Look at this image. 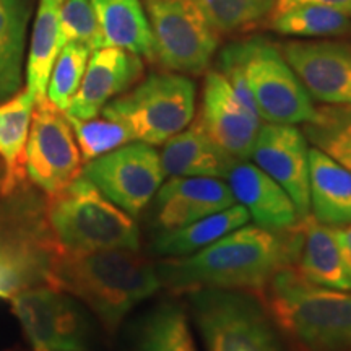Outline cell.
Instances as JSON below:
<instances>
[{
	"label": "cell",
	"mask_w": 351,
	"mask_h": 351,
	"mask_svg": "<svg viewBox=\"0 0 351 351\" xmlns=\"http://www.w3.org/2000/svg\"><path fill=\"white\" fill-rule=\"evenodd\" d=\"M300 243L301 225L287 231L244 225L191 256L163 258L156 271L161 287L174 293L265 291L280 270L295 265Z\"/></svg>",
	"instance_id": "1"
},
{
	"label": "cell",
	"mask_w": 351,
	"mask_h": 351,
	"mask_svg": "<svg viewBox=\"0 0 351 351\" xmlns=\"http://www.w3.org/2000/svg\"><path fill=\"white\" fill-rule=\"evenodd\" d=\"M46 252L44 278L49 287L85 302L109 332L161 288L156 265L138 251H69L47 243Z\"/></svg>",
	"instance_id": "2"
},
{
	"label": "cell",
	"mask_w": 351,
	"mask_h": 351,
	"mask_svg": "<svg viewBox=\"0 0 351 351\" xmlns=\"http://www.w3.org/2000/svg\"><path fill=\"white\" fill-rule=\"evenodd\" d=\"M270 315L304 351H351V291L314 285L285 267L265 288Z\"/></svg>",
	"instance_id": "3"
},
{
	"label": "cell",
	"mask_w": 351,
	"mask_h": 351,
	"mask_svg": "<svg viewBox=\"0 0 351 351\" xmlns=\"http://www.w3.org/2000/svg\"><path fill=\"white\" fill-rule=\"evenodd\" d=\"M46 225L51 243L69 251L140 249V230L134 218L108 200L83 174L49 197Z\"/></svg>",
	"instance_id": "4"
},
{
	"label": "cell",
	"mask_w": 351,
	"mask_h": 351,
	"mask_svg": "<svg viewBox=\"0 0 351 351\" xmlns=\"http://www.w3.org/2000/svg\"><path fill=\"white\" fill-rule=\"evenodd\" d=\"M221 54L238 65L261 121L271 124H306L317 108L283 52L263 38L232 43Z\"/></svg>",
	"instance_id": "5"
},
{
	"label": "cell",
	"mask_w": 351,
	"mask_h": 351,
	"mask_svg": "<svg viewBox=\"0 0 351 351\" xmlns=\"http://www.w3.org/2000/svg\"><path fill=\"white\" fill-rule=\"evenodd\" d=\"M101 116L124 124L134 142L163 145L194 121L195 83L182 73H152L109 101Z\"/></svg>",
	"instance_id": "6"
},
{
	"label": "cell",
	"mask_w": 351,
	"mask_h": 351,
	"mask_svg": "<svg viewBox=\"0 0 351 351\" xmlns=\"http://www.w3.org/2000/svg\"><path fill=\"white\" fill-rule=\"evenodd\" d=\"M187 296L207 351H285L274 317L249 291L195 289Z\"/></svg>",
	"instance_id": "7"
},
{
	"label": "cell",
	"mask_w": 351,
	"mask_h": 351,
	"mask_svg": "<svg viewBox=\"0 0 351 351\" xmlns=\"http://www.w3.org/2000/svg\"><path fill=\"white\" fill-rule=\"evenodd\" d=\"M155 39L156 62L182 75L208 69L219 33L192 0H143Z\"/></svg>",
	"instance_id": "8"
},
{
	"label": "cell",
	"mask_w": 351,
	"mask_h": 351,
	"mask_svg": "<svg viewBox=\"0 0 351 351\" xmlns=\"http://www.w3.org/2000/svg\"><path fill=\"white\" fill-rule=\"evenodd\" d=\"M82 174L132 218L150 205L166 178L160 153L143 142L125 143L88 161Z\"/></svg>",
	"instance_id": "9"
},
{
	"label": "cell",
	"mask_w": 351,
	"mask_h": 351,
	"mask_svg": "<svg viewBox=\"0 0 351 351\" xmlns=\"http://www.w3.org/2000/svg\"><path fill=\"white\" fill-rule=\"evenodd\" d=\"M83 160L64 111L44 98L34 104L26 142V176L52 197L82 174Z\"/></svg>",
	"instance_id": "10"
},
{
	"label": "cell",
	"mask_w": 351,
	"mask_h": 351,
	"mask_svg": "<svg viewBox=\"0 0 351 351\" xmlns=\"http://www.w3.org/2000/svg\"><path fill=\"white\" fill-rule=\"evenodd\" d=\"M26 339L34 351H86L90 326L82 309L56 288H21L12 298Z\"/></svg>",
	"instance_id": "11"
},
{
	"label": "cell",
	"mask_w": 351,
	"mask_h": 351,
	"mask_svg": "<svg viewBox=\"0 0 351 351\" xmlns=\"http://www.w3.org/2000/svg\"><path fill=\"white\" fill-rule=\"evenodd\" d=\"M251 160L287 191L301 218L309 217V148L296 125L262 124Z\"/></svg>",
	"instance_id": "12"
},
{
	"label": "cell",
	"mask_w": 351,
	"mask_h": 351,
	"mask_svg": "<svg viewBox=\"0 0 351 351\" xmlns=\"http://www.w3.org/2000/svg\"><path fill=\"white\" fill-rule=\"evenodd\" d=\"M197 121L205 134L232 158L251 160L262 121L241 101L218 70H210L205 75Z\"/></svg>",
	"instance_id": "13"
},
{
	"label": "cell",
	"mask_w": 351,
	"mask_h": 351,
	"mask_svg": "<svg viewBox=\"0 0 351 351\" xmlns=\"http://www.w3.org/2000/svg\"><path fill=\"white\" fill-rule=\"evenodd\" d=\"M282 52L311 98L351 104V41H291Z\"/></svg>",
	"instance_id": "14"
},
{
	"label": "cell",
	"mask_w": 351,
	"mask_h": 351,
	"mask_svg": "<svg viewBox=\"0 0 351 351\" xmlns=\"http://www.w3.org/2000/svg\"><path fill=\"white\" fill-rule=\"evenodd\" d=\"M142 75L143 60L134 52L111 46L95 49L65 114L73 119H93L109 101L124 95Z\"/></svg>",
	"instance_id": "15"
},
{
	"label": "cell",
	"mask_w": 351,
	"mask_h": 351,
	"mask_svg": "<svg viewBox=\"0 0 351 351\" xmlns=\"http://www.w3.org/2000/svg\"><path fill=\"white\" fill-rule=\"evenodd\" d=\"M152 202L158 232L178 230L236 204L225 179L215 178H169Z\"/></svg>",
	"instance_id": "16"
},
{
	"label": "cell",
	"mask_w": 351,
	"mask_h": 351,
	"mask_svg": "<svg viewBox=\"0 0 351 351\" xmlns=\"http://www.w3.org/2000/svg\"><path fill=\"white\" fill-rule=\"evenodd\" d=\"M226 181L236 204L247 210L254 225L287 231L295 230L304 219L287 191L254 163L236 161Z\"/></svg>",
	"instance_id": "17"
},
{
	"label": "cell",
	"mask_w": 351,
	"mask_h": 351,
	"mask_svg": "<svg viewBox=\"0 0 351 351\" xmlns=\"http://www.w3.org/2000/svg\"><path fill=\"white\" fill-rule=\"evenodd\" d=\"M160 160L168 178L215 179H226L236 161H239L218 147L197 119L166 140Z\"/></svg>",
	"instance_id": "18"
},
{
	"label": "cell",
	"mask_w": 351,
	"mask_h": 351,
	"mask_svg": "<svg viewBox=\"0 0 351 351\" xmlns=\"http://www.w3.org/2000/svg\"><path fill=\"white\" fill-rule=\"evenodd\" d=\"M295 267L307 282L351 291V275L333 228L322 225L311 215L301 221V243Z\"/></svg>",
	"instance_id": "19"
},
{
	"label": "cell",
	"mask_w": 351,
	"mask_h": 351,
	"mask_svg": "<svg viewBox=\"0 0 351 351\" xmlns=\"http://www.w3.org/2000/svg\"><path fill=\"white\" fill-rule=\"evenodd\" d=\"M309 212L322 225H351V173L317 148H309Z\"/></svg>",
	"instance_id": "20"
},
{
	"label": "cell",
	"mask_w": 351,
	"mask_h": 351,
	"mask_svg": "<svg viewBox=\"0 0 351 351\" xmlns=\"http://www.w3.org/2000/svg\"><path fill=\"white\" fill-rule=\"evenodd\" d=\"M98 19L104 47H121L155 62V39L140 0H90Z\"/></svg>",
	"instance_id": "21"
},
{
	"label": "cell",
	"mask_w": 351,
	"mask_h": 351,
	"mask_svg": "<svg viewBox=\"0 0 351 351\" xmlns=\"http://www.w3.org/2000/svg\"><path fill=\"white\" fill-rule=\"evenodd\" d=\"M251 221L247 210L243 205L234 204L230 208L221 210L194 223L178 228V230L158 232L153 241V254L163 257H186L207 247L228 232Z\"/></svg>",
	"instance_id": "22"
},
{
	"label": "cell",
	"mask_w": 351,
	"mask_h": 351,
	"mask_svg": "<svg viewBox=\"0 0 351 351\" xmlns=\"http://www.w3.org/2000/svg\"><path fill=\"white\" fill-rule=\"evenodd\" d=\"M65 0H39L34 19L28 62H26V90L33 98H46L51 70L62 49L60 41V10Z\"/></svg>",
	"instance_id": "23"
},
{
	"label": "cell",
	"mask_w": 351,
	"mask_h": 351,
	"mask_svg": "<svg viewBox=\"0 0 351 351\" xmlns=\"http://www.w3.org/2000/svg\"><path fill=\"white\" fill-rule=\"evenodd\" d=\"M36 99L28 90L0 103V158L5 165L3 192H10L26 176V142Z\"/></svg>",
	"instance_id": "24"
},
{
	"label": "cell",
	"mask_w": 351,
	"mask_h": 351,
	"mask_svg": "<svg viewBox=\"0 0 351 351\" xmlns=\"http://www.w3.org/2000/svg\"><path fill=\"white\" fill-rule=\"evenodd\" d=\"M28 0H0V103L21 88Z\"/></svg>",
	"instance_id": "25"
},
{
	"label": "cell",
	"mask_w": 351,
	"mask_h": 351,
	"mask_svg": "<svg viewBox=\"0 0 351 351\" xmlns=\"http://www.w3.org/2000/svg\"><path fill=\"white\" fill-rule=\"evenodd\" d=\"M137 351H197L184 307L173 301L153 307L138 327Z\"/></svg>",
	"instance_id": "26"
},
{
	"label": "cell",
	"mask_w": 351,
	"mask_h": 351,
	"mask_svg": "<svg viewBox=\"0 0 351 351\" xmlns=\"http://www.w3.org/2000/svg\"><path fill=\"white\" fill-rule=\"evenodd\" d=\"M271 28L298 38H330L351 33V19L335 8L319 3H296L274 12Z\"/></svg>",
	"instance_id": "27"
},
{
	"label": "cell",
	"mask_w": 351,
	"mask_h": 351,
	"mask_svg": "<svg viewBox=\"0 0 351 351\" xmlns=\"http://www.w3.org/2000/svg\"><path fill=\"white\" fill-rule=\"evenodd\" d=\"M313 143L351 173V104H324L302 130Z\"/></svg>",
	"instance_id": "28"
},
{
	"label": "cell",
	"mask_w": 351,
	"mask_h": 351,
	"mask_svg": "<svg viewBox=\"0 0 351 351\" xmlns=\"http://www.w3.org/2000/svg\"><path fill=\"white\" fill-rule=\"evenodd\" d=\"M91 52L93 51L85 44L67 43L57 56L47 83L46 98L60 111H67L70 101L75 96Z\"/></svg>",
	"instance_id": "29"
},
{
	"label": "cell",
	"mask_w": 351,
	"mask_h": 351,
	"mask_svg": "<svg viewBox=\"0 0 351 351\" xmlns=\"http://www.w3.org/2000/svg\"><path fill=\"white\" fill-rule=\"evenodd\" d=\"M219 34L247 28L274 10L275 0H192Z\"/></svg>",
	"instance_id": "30"
},
{
	"label": "cell",
	"mask_w": 351,
	"mask_h": 351,
	"mask_svg": "<svg viewBox=\"0 0 351 351\" xmlns=\"http://www.w3.org/2000/svg\"><path fill=\"white\" fill-rule=\"evenodd\" d=\"M67 119L72 125L73 135H75L77 145L82 153V160L85 163L101 155H106V153L116 150L122 145L134 142L130 132L127 130L124 124L108 119L104 116H96L93 119L85 121L67 116Z\"/></svg>",
	"instance_id": "31"
},
{
	"label": "cell",
	"mask_w": 351,
	"mask_h": 351,
	"mask_svg": "<svg viewBox=\"0 0 351 351\" xmlns=\"http://www.w3.org/2000/svg\"><path fill=\"white\" fill-rule=\"evenodd\" d=\"M60 41L80 43L91 51L104 47V38L101 33L95 8L90 0H65L60 10Z\"/></svg>",
	"instance_id": "32"
},
{
	"label": "cell",
	"mask_w": 351,
	"mask_h": 351,
	"mask_svg": "<svg viewBox=\"0 0 351 351\" xmlns=\"http://www.w3.org/2000/svg\"><path fill=\"white\" fill-rule=\"evenodd\" d=\"M23 269L10 252L0 249V298H10L21 289Z\"/></svg>",
	"instance_id": "33"
},
{
	"label": "cell",
	"mask_w": 351,
	"mask_h": 351,
	"mask_svg": "<svg viewBox=\"0 0 351 351\" xmlns=\"http://www.w3.org/2000/svg\"><path fill=\"white\" fill-rule=\"evenodd\" d=\"M296 3H319V5L335 8L351 19V0H275V7L271 12H280Z\"/></svg>",
	"instance_id": "34"
},
{
	"label": "cell",
	"mask_w": 351,
	"mask_h": 351,
	"mask_svg": "<svg viewBox=\"0 0 351 351\" xmlns=\"http://www.w3.org/2000/svg\"><path fill=\"white\" fill-rule=\"evenodd\" d=\"M333 232H335V238L339 241L341 256H343L345 265L348 269L351 275V225L333 228Z\"/></svg>",
	"instance_id": "35"
}]
</instances>
